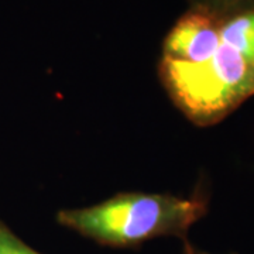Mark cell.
I'll list each match as a JSON object with an SVG mask.
<instances>
[{
	"instance_id": "cell-1",
	"label": "cell",
	"mask_w": 254,
	"mask_h": 254,
	"mask_svg": "<svg viewBox=\"0 0 254 254\" xmlns=\"http://www.w3.org/2000/svg\"><path fill=\"white\" fill-rule=\"evenodd\" d=\"M206 213L199 198L120 193L89 208L68 209L58 222L100 245L130 247L158 236H180Z\"/></svg>"
},
{
	"instance_id": "cell-2",
	"label": "cell",
	"mask_w": 254,
	"mask_h": 254,
	"mask_svg": "<svg viewBox=\"0 0 254 254\" xmlns=\"http://www.w3.org/2000/svg\"><path fill=\"white\" fill-rule=\"evenodd\" d=\"M161 75L175 103L200 125L223 118L254 93L253 63L222 43L205 63L164 57Z\"/></svg>"
},
{
	"instance_id": "cell-3",
	"label": "cell",
	"mask_w": 254,
	"mask_h": 254,
	"mask_svg": "<svg viewBox=\"0 0 254 254\" xmlns=\"http://www.w3.org/2000/svg\"><path fill=\"white\" fill-rule=\"evenodd\" d=\"M220 20L209 10L185 14L165 41V58L200 64L210 60L220 47Z\"/></svg>"
},
{
	"instance_id": "cell-4",
	"label": "cell",
	"mask_w": 254,
	"mask_h": 254,
	"mask_svg": "<svg viewBox=\"0 0 254 254\" xmlns=\"http://www.w3.org/2000/svg\"><path fill=\"white\" fill-rule=\"evenodd\" d=\"M220 43L239 51L253 63L254 9L220 23ZM254 65V64H253Z\"/></svg>"
},
{
	"instance_id": "cell-5",
	"label": "cell",
	"mask_w": 254,
	"mask_h": 254,
	"mask_svg": "<svg viewBox=\"0 0 254 254\" xmlns=\"http://www.w3.org/2000/svg\"><path fill=\"white\" fill-rule=\"evenodd\" d=\"M0 254H41L18 239L0 220Z\"/></svg>"
},
{
	"instance_id": "cell-6",
	"label": "cell",
	"mask_w": 254,
	"mask_h": 254,
	"mask_svg": "<svg viewBox=\"0 0 254 254\" xmlns=\"http://www.w3.org/2000/svg\"><path fill=\"white\" fill-rule=\"evenodd\" d=\"M184 254H209V253H205V252H200V250H198V249H195L193 246H190V243H185Z\"/></svg>"
},
{
	"instance_id": "cell-7",
	"label": "cell",
	"mask_w": 254,
	"mask_h": 254,
	"mask_svg": "<svg viewBox=\"0 0 254 254\" xmlns=\"http://www.w3.org/2000/svg\"><path fill=\"white\" fill-rule=\"evenodd\" d=\"M253 64H254V58H253Z\"/></svg>"
}]
</instances>
